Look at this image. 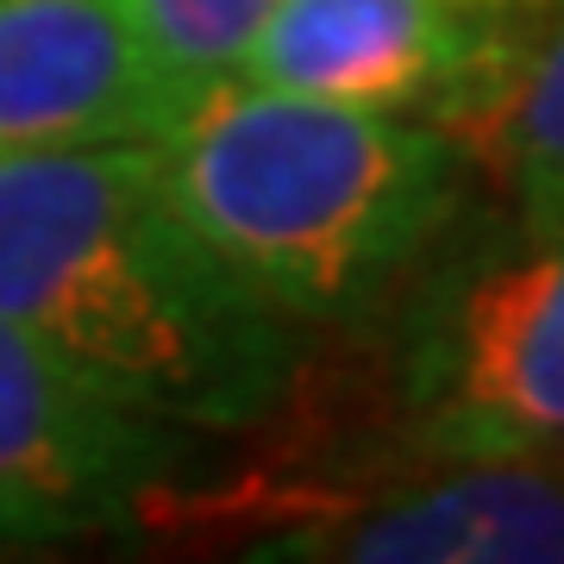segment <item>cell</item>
<instances>
[{"mask_svg":"<svg viewBox=\"0 0 564 564\" xmlns=\"http://www.w3.org/2000/svg\"><path fill=\"white\" fill-rule=\"evenodd\" d=\"M0 321L188 433L263 421L302 326L182 220L158 139L0 158Z\"/></svg>","mask_w":564,"mask_h":564,"instance_id":"1","label":"cell"},{"mask_svg":"<svg viewBox=\"0 0 564 564\" xmlns=\"http://www.w3.org/2000/svg\"><path fill=\"white\" fill-rule=\"evenodd\" d=\"M496 25V0H282L245 82L426 120L470 76Z\"/></svg>","mask_w":564,"mask_h":564,"instance_id":"7","label":"cell"},{"mask_svg":"<svg viewBox=\"0 0 564 564\" xmlns=\"http://www.w3.org/2000/svg\"><path fill=\"white\" fill-rule=\"evenodd\" d=\"M163 182L263 302L339 321L458 214L470 163L433 120L220 82L158 139Z\"/></svg>","mask_w":564,"mask_h":564,"instance_id":"2","label":"cell"},{"mask_svg":"<svg viewBox=\"0 0 564 564\" xmlns=\"http://www.w3.org/2000/svg\"><path fill=\"white\" fill-rule=\"evenodd\" d=\"M426 120L470 176H489L521 232L564 226V0H521Z\"/></svg>","mask_w":564,"mask_h":564,"instance_id":"8","label":"cell"},{"mask_svg":"<svg viewBox=\"0 0 564 564\" xmlns=\"http://www.w3.org/2000/svg\"><path fill=\"white\" fill-rule=\"evenodd\" d=\"M514 7H521V0H496V13H502V20H508V13H514Z\"/></svg>","mask_w":564,"mask_h":564,"instance_id":"10","label":"cell"},{"mask_svg":"<svg viewBox=\"0 0 564 564\" xmlns=\"http://www.w3.org/2000/svg\"><path fill=\"white\" fill-rule=\"evenodd\" d=\"M276 7L282 0H126L144 57L158 63L176 107L214 95L220 82H239Z\"/></svg>","mask_w":564,"mask_h":564,"instance_id":"9","label":"cell"},{"mask_svg":"<svg viewBox=\"0 0 564 564\" xmlns=\"http://www.w3.org/2000/svg\"><path fill=\"white\" fill-rule=\"evenodd\" d=\"M251 558L321 564H564V458H426L421 477L251 545Z\"/></svg>","mask_w":564,"mask_h":564,"instance_id":"5","label":"cell"},{"mask_svg":"<svg viewBox=\"0 0 564 564\" xmlns=\"http://www.w3.org/2000/svg\"><path fill=\"white\" fill-rule=\"evenodd\" d=\"M402 414L426 458H564V226L426 295L402 345Z\"/></svg>","mask_w":564,"mask_h":564,"instance_id":"3","label":"cell"},{"mask_svg":"<svg viewBox=\"0 0 564 564\" xmlns=\"http://www.w3.org/2000/svg\"><path fill=\"white\" fill-rule=\"evenodd\" d=\"M188 426L113 402L0 321V540L120 527L170 484Z\"/></svg>","mask_w":564,"mask_h":564,"instance_id":"4","label":"cell"},{"mask_svg":"<svg viewBox=\"0 0 564 564\" xmlns=\"http://www.w3.org/2000/svg\"><path fill=\"white\" fill-rule=\"evenodd\" d=\"M176 113L126 0H0V158L151 144Z\"/></svg>","mask_w":564,"mask_h":564,"instance_id":"6","label":"cell"}]
</instances>
